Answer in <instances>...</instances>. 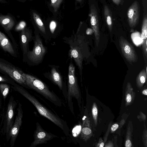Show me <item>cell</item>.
Returning <instances> with one entry per match:
<instances>
[{
  "instance_id": "36",
  "label": "cell",
  "mask_w": 147,
  "mask_h": 147,
  "mask_svg": "<svg viewBox=\"0 0 147 147\" xmlns=\"http://www.w3.org/2000/svg\"><path fill=\"white\" fill-rule=\"evenodd\" d=\"M20 2H24L26 0H14Z\"/></svg>"
},
{
  "instance_id": "27",
  "label": "cell",
  "mask_w": 147,
  "mask_h": 147,
  "mask_svg": "<svg viewBox=\"0 0 147 147\" xmlns=\"http://www.w3.org/2000/svg\"><path fill=\"white\" fill-rule=\"evenodd\" d=\"M62 1L63 0H51V5L55 12L57 11Z\"/></svg>"
},
{
  "instance_id": "13",
  "label": "cell",
  "mask_w": 147,
  "mask_h": 147,
  "mask_svg": "<svg viewBox=\"0 0 147 147\" xmlns=\"http://www.w3.org/2000/svg\"><path fill=\"white\" fill-rule=\"evenodd\" d=\"M32 16L34 22L38 29V33L44 38L46 43H47L50 39L42 20L38 15L34 11L32 12Z\"/></svg>"
},
{
  "instance_id": "8",
  "label": "cell",
  "mask_w": 147,
  "mask_h": 147,
  "mask_svg": "<svg viewBox=\"0 0 147 147\" xmlns=\"http://www.w3.org/2000/svg\"><path fill=\"white\" fill-rule=\"evenodd\" d=\"M17 110L18 113L14 123L9 131V135L11 138L10 143L11 147L14 145L22 123L23 112L22 108V105L20 103H19Z\"/></svg>"
},
{
  "instance_id": "16",
  "label": "cell",
  "mask_w": 147,
  "mask_h": 147,
  "mask_svg": "<svg viewBox=\"0 0 147 147\" xmlns=\"http://www.w3.org/2000/svg\"><path fill=\"white\" fill-rule=\"evenodd\" d=\"M92 135V131L89 118L84 116L82 118V124L80 133V136L82 139L87 141Z\"/></svg>"
},
{
  "instance_id": "9",
  "label": "cell",
  "mask_w": 147,
  "mask_h": 147,
  "mask_svg": "<svg viewBox=\"0 0 147 147\" xmlns=\"http://www.w3.org/2000/svg\"><path fill=\"white\" fill-rule=\"evenodd\" d=\"M140 7L138 2L135 1L129 8L127 13L129 26L134 28L138 24L140 17Z\"/></svg>"
},
{
  "instance_id": "23",
  "label": "cell",
  "mask_w": 147,
  "mask_h": 147,
  "mask_svg": "<svg viewBox=\"0 0 147 147\" xmlns=\"http://www.w3.org/2000/svg\"><path fill=\"white\" fill-rule=\"evenodd\" d=\"M131 38L133 42L136 46H138L142 44V40L141 37V34L139 32L132 34Z\"/></svg>"
},
{
  "instance_id": "33",
  "label": "cell",
  "mask_w": 147,
  "mask_h": 147,
  "mask_svg": "<svg viewBox=\"0 0 147 147\" xmlns=\"http://www.w3.org/2000/svg\"><path fill=\"white\" fill-rule=\"evenodd\" d=\"M0 3L2 4H6L8 2L6 0H0Z\"/></svg>"
},
{
  "instance_id": "32",
  "label": "cell",
  "mask_w": 147,
  "mask_h": 147,
  "mask_svg": "<svg viewBox=\"0 0 147 147\" xmlns=\"http://www.w3.org/2000/svg\"><path fill=\"white\" fill-rule=\"evenodd\" d=\"M113 2L117 5H118L121 3L123 0H112Z\"/></svg>"
},
{
  "instance_id": "1",
  "label": "cell",
  "mask_w": 147,
  "mask_h": 147,
  "mask_svg": "<svg viewBox=\"0 0 147 147\" xmlns=\"http://www.w3.org/2000/svg\"><path fill=\"white\" fill-rule=\"evenodd\" d=\"M80 26L76 33H74L70 37H64V42L68 44L70 49L69 55L74 60L79 70L81 82L82 74L83 61L88 56L85 37L79 33Z\"/></svg>"
},
{
  "instance_id": "22",
  "label": "cell",
  "mask_w": 147,
  "mask_h": 147,
  "mask_svg": "<svg viewBox=\"0 0 147 147\" xmlns=\"http://www.w3.org/2000/svg\"><path fill=\"white\" fill-rule=\"evenodd\" d=\"M147 68L146 70H142L138 75L136 79L137 85L139 88L143 86L147 79Z\"/></svg>"
},
{
  "instance_id": "4",
  "label": "cell",
  "mask_w": 147,
  "mask_h": 147,
  "mask_svg": "<svg viewBox=\"0 0 147 147\" xmlns=\"http://www.w3.org/2000/svg\"><path fill=\"white\" fill-rule=\"evenodd\" d=\"M75 69L74 65L71 62L68 68L67 99L70 111L73 114L74 113L72 102L73 98L76 99L79 107L81 102V93L76 76Z\"/></svg>"
},
{
  "instance_id": "7",
  "label": "cell",
  "mask_w": 147,
  "mask_h": 147,
  "mask_svg": "<svg viewBox=\"0 0 147 147\" xmlns=\"http://www.w3.org/2000/svg\"><path fill=\"white\" fill-rule=\"evenodd\" d=\"M34 137V140L30 147H35L38 145L46 143L47 141L58 137L44 130L39 123L37 122Z\"/></svg>"
},
{
  "instance_id": "11",
  "label": "cell",
  "mask_w": 147,
  "mask_h": 147,
  "mask_svg": "<svg viewBox=\"0 0 147 147\" xmlns=\"http://www.w3.org/2000/svg\"><path fill=\"white\" fill-rule=\"evenodd\" d=\"M89 16L90 17V24L94 33L96 45L98 47L100 41V33L97 11L94 4L91 5Z\"/></svg>"
},
{
  "instance_id": "30",
  "label": "cell",
  "mask_w": 147,
  "mask_h": 147,
  "mask_svg": "<svg viewBox=\"0 0 147 147\" xmlns=\"http://www.w3.org/2000/svg\"><path fill=\"white\" fill-rule=\"evenodd\" d=\"M144 132V133L143 134V140L144 144L146 145V147L147 146V130L146 128Z\"/></svg>"
},
{
  "instance_id": "20",
  "label": "cell",
  "mask_w": 147,
  "mask_h": 147,
  "mask_svg": "<svg viewBox=\"0 0 147 147\" xmlns=\"http://www.w3.org/2000/svg\"><path fill=\"white\" fill-rule=\"evenodd\" d=\"M135 92L134 91L131 83L127 82L125 93V105L127 106L131 104L133 102L135 97Z\"/></svg>"
},
{
  "instance_id": "35",
  "label": "cell",
  "mask_w": 147,
  "mask_h": 147,
  "mask_svg": "<svg viewBox=\"0 0 147 147\" xmlns=\"http://www.w3.org/2000/svg\"><path fill=\"white\" fill-rule=\"evenodd\" d=\"M5 81V79L0 76V82H4Z\"/></svg>"
},
{
  "instance_id": "3",
  "label": "cell",
  "mask_w": 147,
  "mask_h": 147,
  "mask_svg": "<svg viewBox=\"0 0 147 147\" xmlns=\"http://www.w3.org/2000/svg\"><path fill=\"white\" fill-rule=\"evenodd\" d=\"M26 85L42 95L56 106H61V101L57 95L51 91L47 85L36 77L22 71Z\"/></svg>"
},
{
  "instance_id": "14",
  "label": "cell",
  "mask_w": 147,
  "mask_h": 147,
  "mask_svg": "<svg viewBox=\"0 0 147 147\" xmlns=\"http://www.w3.org/2000/svg\"><path fill=\"white\" fill-rule=\"evenodd\" d=\"M21 43L24 54H27L28 51V43L32 39V31L27 28L21 30Z\"/></svg>"
},
{
  "instance_id": "29",
  "label": "cell",
  "mask_w": 147,
  "mask_h": 147,
  "mask_svg": "<svg viewBox=\"0 0 147 147\" xmlns=\"http://www.w3.org/2000/svg\"><path fill=\"white\" fill-rule=\"evenodd\" d=\"M57 26L56 22L54 21H52L50 22L49 27L50 31L51 34L54 33V32Z\"/></svg>"
},
{
  "instance_id": "25",
  "label": "cell",
  "mask_w": 147,
  "mask_h": 147,
  "mask_svg": "<svg viewBox=\"0 0 147 147\" xmlns=\"http://www.w3.org/2000/svg\"><path fill=\"white\" fill-rule=\"evenodd\" d=\"M0 90L4 99H5L9 90V87L5 84H0Z\"/></svg>"
},
{
  "instance_id": "28",
  "label": "cell",
  "mask_w": 147,
  "mask_h": 147,
  "mask_svg": "<svg viewBox=\"0 0 147 147\" xmlns=\"http://www.w3.org/2000/svg\"><path fill=\"white\" fill-rule=\"evenodd\" d=\"M26 26V23L24 21H21L17 25L15 30L17 31L21 30L25 28Z\"/></svg>"
},
{
  "instance_id": "26",
  "label": "cell",
  "mask_w": 147,
  "mask_h": 147,
  "mask_svg": "<svg viewBox=\"0 0 147 147\" xmlns=\"http://www.w3.org/2000/svg\"><path fill=\"white\" fill-rule=\"evenodd\" d=\"M92 113L94 123L96 125L97 122L98 109L97 105L95 103H94L92 105Z\"/></svg>"
},
{
  "instance_id": "21",
  "label": "cell",
  "mask_w": 147,
  "mask_h": 147,
  "mask_svg": "<svg viewBox=\"0 0 147 147\" xmlns=\"http://www.w3.org/2000/svg\"><path fill=\"white\" fill-rule=\"evenodd\" d=\"M111 11L106 5L104 6V15L105 20L110 32L112 30L113 20Z\"/></svg>"
},
{
  "instance_id": "10",
  "label": "cell",
  "mask_w": 147,
  "mask_h": 147,
  "mask_svg": "<svg viewBox=\"0 0 147 147\" xmlns=\"http://www.w3.org/2000/svg\"><path fill=\"white\" fill-rule=\"evenodd\" d=\"M0 69L7 74L17 82L26 85V83L22 71L10 65L0 62Z\"/></svg>"
},
{
  "instance_id": "31",
  "label": "cell",
  "mask_w": 147,
  "mask_h": 147,
  "mask_svg": "<svg viewBox=\"0 0 147 147\" xmlns=\"http://www.w3.org/2000/svg\"><path fill=\"white\" fill-rule=\"evenodd\" d=\"M119 125L118 124L115 123L112 126L111 128V132H113L116 130L118 128Z\"/></svg>"
},
{
  "instance_id": "19",
  "label": "cell",
  "mask_w": 147,
  "mask_h": 147,
  "mask_svg": "<svg viewBox=\"0 0 147 147\" xmlns=\"http://www.w3.org/2000/svg\"><path fill=\"white\" fill-rule=\"evenodd\" d=\"M0 45L4 51L11 55L15 54L14 49L9 40L5 35L0 31Z\"/></svg>"
},
{
  "instance_id": "17",
  "label": "cell",
  "mask_w": 147,
  "mask_h": 147,
  "mask_svg": "<svg viewBox=\"0 0 147 147\" xmlns=\"http://www.w3.org/2000/svg\"><path fill=\"white\" fill-rule=\"evenodd\" d=\"M141 37L142 40V49L144 59L147 57V16L146 15L142 22Z\"/></svg>"
},
{
  "instance_id": "34",
  "label": "cell",
  "mask_w": 147,
  "mask_h": 147,
  "mask_svg": "<svg viewBox=\"0 0 147 147\" xmlns=\"http://www.w3.org/2000/svg\"><path fill=\"white\" fill-rule=\"evenodd\" d=\"M147 89H145V90H144L142 91V93L144 95H147Z\"/></svg>"
},
{
  "instance_id": "2",
  "label": "cell",
  "mask_w": 147,
  "mask_h": 147,
  "mask_svg": "<svg viewBox=\"0 0 147 147\" xmlns=\"http://www.w3.org/2000/svg\"><path fill=\"white\" fill-rule=\"evenodd\" d=\"M16 89L33 105L40 114L59 127L66 136L68 135L69 129L65 121L41 104L34 96L24 89L18 87L16 88Z\"/></svg>"
},
{
  "instance_id": "6",
  "label": "cell",
  "mask_w": 147,
  "mask_h": 147,
  "mask_svg": "<svg viewBox=\"0 0 147 147\" xmlns=\"http://www.w3.org/2000/svg\"><path fill=\"white\" fill-rule=\"evenodd\" d=\"M119 43L121 52L127 61L130 63L136 62L138 57L132 45L122 36L120 37Z\"/></svg>"
},
{
  "instance_id": "18",
  "label": "cell",
  "mask_w": 147,
  "mask_h": 147,
  "mask_svg": "<svg viewBox=\"0 0 147 147\" xmlns=\"http://www.w3.org/2000/svg\"><path fill=\"white\" fill-rule=\"evenodd\" d=\"M16 103L11 97L8 105L7 113V133H8L12 126V120L14 115V109Z\"/></svg>"
},
{
  "instance_id": "37",
  "label": "cell",
  "mask_w": 147,
  "mask_h": 147,
  "mask_svg": "<svg viewBox=\"0 0 147 147\" xmlns=\"http://www.w3.org/2000/svg\"><path fill=\"white\" fill-rule=\"evenodd\" d=\"M76 0L79 2H81L82 1V0Z\"/></svg>"
},
{
  "instance_id": "5",
  "label": "cell",
  "mask_w": 147,
  "mask_h": 147,
  "mask_svg": "<svg viewBox=\"0 0 147 147\" xmlns=\"http://www.w3.org/2000/svg\"><path fill=\"white\" fill-rule=\"evenodd\" d=\"M34 45L32 50L27 53L28 59L32 63L38 65L42 61L47 52V48L44 45L39 33L36 31L33 37Z\"/></svg>"
},
{
  "instance_id": "24",
  "label": "cell",
  "mask_w": 147,
  "mask_h": 147,
  "mask_svg": "<svg viewBox=\"0 0 147 147\" xmlns=\"http://www.w3.org/2000/svg\"><path fill=\"white\" fill-rule=\"evenodd\" d=\"M131 133L130 127L128 126L127 128L126 135V138L125 144L126 147H131L132 146V142L131 138Z\"/></svg>"
},
{
  "instance_id": "15",
  "label": "cell",
  "mask_w": 147,
  "mask_h": 147,
  "mask_svg": "<svg viewBox=\"0 0 147 147\" xmlns=\"http://www.w3.org/2000/svg\"><path fill=\"white\" fill-rule=\"evenodd\" d=\"M55 66H51L50 73L47 78L57 85L61 90L63 88V84L62 76Z\"/></svg>"
},
{
  "instance_id": "12",
  "label": "cell",
  "mask_w": 147,
  "mask_h": 147,
  "mask_svg": "<svg viewBox=\"0 0 147 147\" xmlns=\"http://www.w3.org/2000/svg\"><path fill=\"white\" fill-rule=\"evenodd\" d=\"M16 22L15 17L9 13L5 15L0 13V24L7 32L12 29Z\"/></svg>"
}]
</instances>
